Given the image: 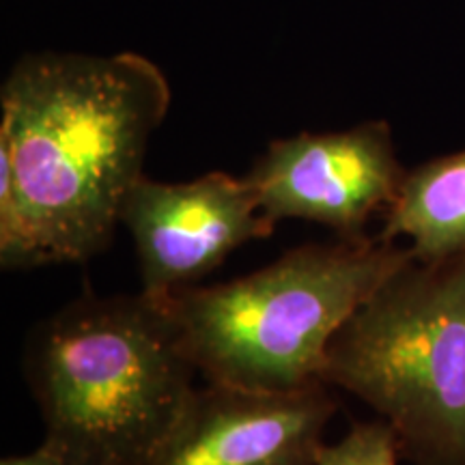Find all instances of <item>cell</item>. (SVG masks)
<instances>
[{
	"mask_svg": "<svg viewBox=\"0 0 465 465\" xmlns=\"http://www.w3.org/2000/svg\"><path fill=\"white\" fill-rule=\"evenodd\" d=\"M0 147L15 174L3 270L84 263L113 240L171 106L162 69L136 52L17 61L0 93Z\"/></svg>",
	"mask_w": 465,
	"mask_h": 465,
	"instance_id": "6da1fadb",
	"label": "cell"
},
{
	"mask_svg": "<svg viewBox=\"0 0 465 465\" xmlns=\"http://www.w3.org/2000/svg\"><path fill=\"white\" fill-rule=\"evenodd\" d=\"M25 371L63 465H153L199 369L166 298L86 291L33 330Z\"/></svg>",
	"mask_w": 465,
	"mask_h": 465,
	"instance_id": "7a4b0ae2",
	"label": "cell"
},
{
	"mask_svg": "<svg viewBox=\"0 0 465 465\" xmlns=\"http://www.w3.org/2000/svg\"><path fill=\"white\" fill-rule=\"evenodd\" d=\"M414 257L381 235L306 243L254 274L168 295L196 369L212 383L298 391L322 383L332 336Z\"/></svg>",
	"mask_w": 465,
	"mask_h": 465,
	"instance_id": "3957f363",
	"label": "cell"
},
{
	"mask_svg": "<svg viewBox=\"0 0 465 465\" xmlns=\"http://www.w3.org/2000/svg\"><path fill=\"white\" fill-rule=\"evenodd\" d=\"M322 383L373 407L418 465H465V252L388 276L332 336Z\"/></svg>",
	"mask_w": 465,
	"mask_h": 465,
	"instance_id": "277c9868",
	"label": "cell"
},
{
	"mask_svg": "<svg viewBox=\"0 0 465 465\" xmlns=\"http://www.w3.org/2000/svg\"><path fill=\"white\" fill-rule=\"evenodd\" d=\"M261 212L330 226L339 240H366V223L392 205L405 171L383 121L345 132L298 134L267 147L246 174Z\"/></svg>",
	"mask_w": 465,
	"mask_h": 465,
	"instance_id": "5b68a950",
	"label": "cell"
},
{
	"mask_svg": "<svg viewBox=\"0 0 465 465\" xmlns=\"http://www.w3.org/2000/svg\"><path fill=\"white\" fill-rule=\"evenodd\" d=\"M121 224L130 231L143 291L164 300L223 265L232 250L274 232L246 177L213 171L183 183L143 174L127 196Z\"/></svg>",
	"mask_w": 465,
	"mask_h": 465,
	"instance_id": "8992f818",
	"label": "cell"
},
{
	"mask_svg": "<svg viewBox=\"0 0 465 465\" xmlns=\"http://www.w3.org/2000/svg\"><path fill=\"white\" fill-rule=\"evenodd\" d=\"M336 405L325 383L298 391L196 388L153 465H315Z\"/></svg>",
	"mask_w": 465,
	"mask_h": 465,
	"instance_id": "52a82bcc",
	"label": "cell"
},
{
	"mask_svg": "<svg viewBox=\"0 0 465 465\" xmlns=\"http://www.w3.org/2000/svg\"><path fill=\"white\" fill-rule=\"evenodd\" d=\"M380 235L391 242L410 237L420 261L465 252V149L405 173Z\"/></svg>",
	"mask_w": 465,
	"mask_h": 465,
	"instance_id": "ba28073f",
	"label": "cell"
},
{
	"mask_svg": "<svg viewBox=\"0 0 465 465\" xmlns=\"http://www.w3.org/2000/svg\"><path fill=\"white\" fill-rule=\"evenodd\" d=\"M401 444L386 420L356 424L339 444L323 446L315 465H397Z\"/></svg>",
	"mask_w": 465,
	"mask_h": 465,
	"instance_id": "9c48e42d",
	"label": "cell"
},
{
	"mask_svg": "<svg viewBox=\"0 0 465 465\" xmlns=\"http://www.w3.org/2000/svg\"><path fill=\"white\" fill-rule=\"evenodd\" d=\"M0 465H63L58 459L52 455L48 449L39 446L37 450L28 452V455H15V457H5Z\"/></svg>",
	"mask_w": 465,
	"mask_h": 465,
	"instance_id": "30bf717a",
	"label": "cell"
}]
</instances>
